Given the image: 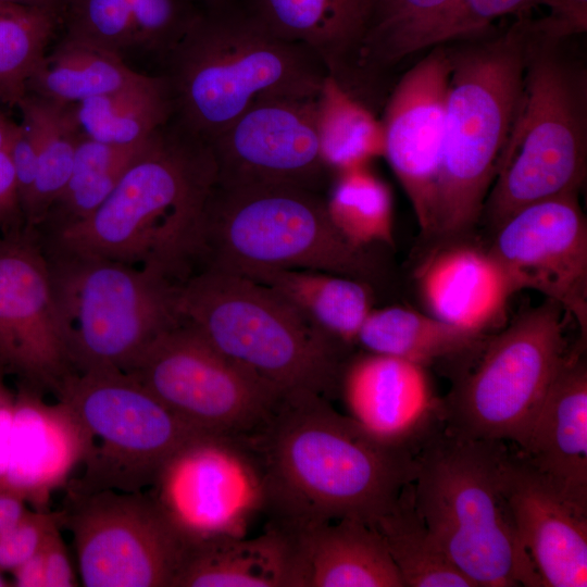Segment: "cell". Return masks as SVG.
<instances>
[{
	"instance_id": "9",
	"label": "cell",
	"mask_w": 587,
	"mask_h": 587,
	"mask_svg": "<svg viewBox=\"0 0 587 587\" xmlns=\"http://www.w3.org/2000/svg\"><path fill=\"white\" fill-rule=\"evenodd\" d=\"M41 242L75 372H127L180 320L179 283L151 268Z\"/></svg>"
},
{
	"instance_id": "3",
	"label": "cell",
	"mask_w": 587,
	"mask_h": 587,
	"mask_svg": "<svg viewBox=\"0 0 587 587\" xmlns=\"http://www.w3.org/2000/svg\"><path fill=\"white\" fill-rule=\"evenodd\" d=\"M533 18L444 43L451 72L446 98L435 235L459 238L483 214L522 93Z\"/></svg>"
},
{
	"instance_id": "34",
	"label": "cell",
	"mask_w": 587,
	"mask_h": 587,
	"mask_svg": "<svg viewBox=\"0 0 587 587\" xmlns=\"http://www.w3.org/2000/svg\"><path fill=\"white\" fill-rule=\"evenodd\" d=\"M148 140L134 146H113L84 136L76 148L64 189L35 229L49 236L90 216L110 196Z\"/></svg>"
},
{
	"instance_id": "2",
	"label": "cell",
	"mask_w": 587,
	"mask_h": 587,
	"mask_svg": "<svg viewBox=\"0 0 587 587\" xmlns=\"http://www.w3.org/2000/svg\"><path fill=\"white\" fill-rule=\"evenodd\" d=\"M216 180L210 143L168 122L90 216L39 235L57 247L151 268L182 284L198 267Z\"/></svg>"
},
{
	"instance_id": "50",
	"label": "cell",
	"mask_w": 587,
	"mask_h": 587,
	"mask_svg": "<svg viewBox=\"0 0 587 587\" xmlns=\"http://www.w3.org/2000/svg\"><path fill=\"white\" fill-rule=\"evenodd\" d=\"M1 371H5V369H4L3 364H2L1 361H0V372H1Z\"/></svg>"
},
{
	"instance_id": "6",
	"label": "cell",
	"mask_w": 587,
	"mask_h": 587,
	"mask_svg": "<svg viewBox=\"0 0 587 587\" xmlns=\"http://www.w3.org/2000/svg\"><path fill=\"white\" fill-rule=\"evenodd\" d=\"M571 38L546 36L533 18L522 93L482 214L494 230L532 203L579 192L586 179L587 67Z\"/></svg>"
},
{
	"instance_id": "45",
	"label": "cell",
	"mask_w": 587,
	"mask_h": 587,
	"mask_svg": "<svg viewBox=\"0 0 587 587\" xmlns=\"http://www.w3.org/2000/svg\"><path fill=\"white\" fill-rule=\"evenodd\" d=\"M27 503L17 495L0 488V536L27 511Z\"/></svg>"
},
{
	"instance_id": "38",
	"label": "cell",
	"mask_w": 587,
	"mask_h": 587,
	"mask_svg": "<svg viewBox=\"0 0 587 587\" xmlns=\"http://www.w3.org/2000/svg\"><path fill=\"white\" fill-rule=\"evenodd\" d=\"M452 0H379L364 41L361 71L380 70L402 60L407 42Z\"/></svg>"
},
{
	"instance_id": "21",
	"label": "cell",
	"mask_w": 587,
	"mask_h": 587,
	"mask_svg": "<svg viewBox=\"0 0 587 587\" xmlns=\"http://www.w3.org/2000/svg\"><path fill=\"white\" fill-rule=\"evenodd\" d=\"M90 436L65 402L49 403L43 394L18 384L8 466L0 488L32 509H48L52 494L67 486L85 462Z\"/></svg>"
},
{
	"instance_id": "26",
	"label": "cell",
	"mask_w": 587,
	"mask_h": 587,
	"mask_svg": "<svg viewBox=\"0 0 587 587\" xmlns=\"http://www.w3.org/2000/svg\"><path fill=\"white\" fill-rule=\"evenodd\" d=\"M202 8L196 0H60L66 37L128 57L165 60Z\"/></svg>"
},
{
	"instance_id": "22",
	"label": "cell",
	"mask_w": 587,
	"mask_h": 587,
	"mask_svg": "<svg viewBox=\"0 0 587 587\" xmlns=\"http://www.w3.org/2000/svg\"><path fill=\"white\" fill-rule=\"evenodd\" d=\"M304 532L268 523L253 538L190 541L173 587H310Z\"/></svg>"
},
{
	"instance_id": "15",
	"label": "cell",
	"mask_w": 587,
	"mask_h": 587,
	"mask_svg": "<svg viewBox=\"0 0 587 587\" xmlns=\"http://www.w3.org/2000/svg\"><path fill=\"white\" fill-rule=\"evenodd\" d=\"M569 192L532 203L507 218L488 250L515 291L532 289L558 302L587 333V222Z\"/></svg>"
},
{
	"instance_id": "43",
	"label": "cell",
	"mask_w": 587,
	"mask_h": 587,
	"mask_svg": "<svg viewBox=\"0 0 587 587\" xmlns=\"http://www.w3.org/2000/svg\"><path fill=\"white\" fill-rule=\"evenodd\" d=\"M5 374L0 372V480L9 462L15 410V392L8 387Z\"/></svg>"
},
{
	"instance_id": "40",
	"label": "cell",
	"mask_w": 587,
	"mask_h": 587,
	"mask_svg": "<svg viewBox=\"0 0 587 587\" xmlns=\"http://www.w3.org/2000/svg\"><path fill=\"white\" fill-rule=\"evenodd\" d=\"M63 523V512L48 509L27 511L0 536V572H12L37 552L47 535Z\"/></svg>"
},
{
	"instance_id": "41",
	"label": "cell",
	"mask_w": 587,
	"mask_h": 587,
	"mask_svg": "<svg viewBox=\"0 0 587 587\" xmlns=\"http://www.w3.org/2000/svg\"><path fill=\"white\" fill-rule=\"evenodd\" d=\"M61 525L47 535L42 544L45 587L77 586L70 552L61 535Z\"/></svg>"
},
{
	"instance_id": "17",
	"label": "cell",
	"mask_w": 587,
	"mask_h": 587,
	"mask_svg": "<svg viewBox=\"0 0 587 587\" xmlns=\"http://www.w3.org/2000/svg\"><path fill=\"white\" fill-rule=\"evenodd\" d=\"M315 98L264 100L235 120L210 142L216 185L320 192L329 171L320 150Z\"/></svg>"
},
{
	"instance_id": "35",
	"label": "cell",
	"mask_w": 587,
	"mask_h": 587,
	"mask_svg": "<svg viewBox=\"0 0 587 587\" xmlns=\"http://www.w3.org/2000/svg\"><path fill=\"white\" fill-rule=\"evenodd\" d=\"M34 116L39 133V159L24 224L36 228L61 195L70 177L76 148L84 137L75 104L43 99L30 93L18 102Z\"/></svg>"
},
{
	"instance_id": "33",
	"label": "cell",
	"mask_w": 587,
	"mask_h": 587,
	"mask_svg": "<svg viewBox=\"0 0 587 587\" xmlns=\"http://www.w3.org/2000/svg\"><path fill=\"white\" fill-rule=\"evenodd\" d=\"M373 527L383 538L404 587H475L428 530L415 507L411 482Z\"/></svg>"
},
{
	"instance_id": "24",
	"label": "cell",
	"mask_w": 587,
	"mask_h": 587,
	"mask_svg": "<svg viewBox=\"0 0 587 587\" xmlns=\"http://www.w3.org/2000/svg\"><path fill=\"white\" fill-rule=\"evenodd\" d=\"M416 278L430 315L482 335L505 319L508 301L516 292L488 249L466 243L434 251Z\"/></svg>"
},
{
	"instance_id": "48",
	"label": "cell",
	"mask_w": 587,
	"mask_h": 587,
	"mask_svg": "<svg viewBox=\"0 0 587 587\" xmlns=\"http://www.w3.org/2000/svg\"><path fill=\"white\" fill-rule=\"evenodd\" d=\"M198 3L199 2H204L205 4L208 3L210 5H215V4H220L222 0H196Z\"/></svg>"
},
{
	"instance_id": "32",
	"label": "cell",
	"mask_w": 587,
	"mask_h": 587,
	"mask_svg": "<svg viewBox=\"0 0 587 587\" xmlns=\"http://www.w3.org/2000/svg\"><path fill=\"white\" fill-rule=\"evenodd\" d=\"M315 127L323 162L340 173L384 157V130L365 103L326 74L315 98Z\"/></svg>"
},
{
	"instance_id": "30",
	"label": "cell",
	"mask_w": 587,
	"mask_h": 587,
	"mask_svg": "<svg viewBox=\"0 0 587 587\" xmlns=\"http://www.w3.org/2000/svg\"><path fill=\"white\" fill-rule=\"evenodd\" d=\"M484 335L462 329L430 314L403 307L372 309L357 341L367 352L423 366L466 354L483 345Z\"/></svg>"
},
{
	"instance_id": "51",
	"label": "cell",
	"mask_w": 587,
	"mask_h": 587,
	"mask_svg": "<svg viewBox=\"0 0 587 587\" xmlns=\"http://www.w3.org/2000/svg\"><path fill=\"white\" fill-rule=\"evenodd\" d=\"M579 1H584V2H587V0H579Z\"/></svg>"
},
{
	"instance_id": "13",
	"label": "cell",
	"mask_w": 587,
	"mask_h": 587,
	"mask_svg": "<svg viewBox=\"0 0 587 587\" xmlns=\"http://www.w3.org/2000/svg\"><path fill=\"white\" fill-rule=\"evenodd\" d=\"M67 496L62 526L72 533L84 586H174L191 539L150 492Z\"/></svg>"
},
{
	"instance_id": "46",
	"label": "cell",
	"mask_w": 587,
	"mask_h": 587,
	"mask_svg": "<svg viewBox=\"0 0 587 587\" xmlns=\"http://www.w3.org/2000/svg\"><path fill=\"white\" fill-rule=\"evenodd\" d=\"M18 123L12 121L2 111H0V152L10 149L16 133Z\"/></svg>"
},
{
	"instance_id": "10",
	"label": "cell",
	"mask_w": 587,
	"mask_h": 587,
	"mask_svg": "<svg viewBox=\"0 0 587 587\" xmlns=\"http://www.w3.org/2000/svg\"><path fill=\"white\" fill-rule=\"evenodd\" d=\"M567 320L558 302L546 299L488 340L477 364L442 400L444 427L463 438L520 448L570 354Z\"/></svg>"
},
{
	"instance_id": "36",
	"label": "cell",
	"mask_w": 587,
	"mask_h": 587,
	"mask_svg": "<svg viewBox=\"0 0 587 587\" xmlns=\"http://www.w3.org/2000/svg\"><path fill=\"white\" fill-rule=\"evenodd\" d=\"M325 199L329 217L354 247L394 245L392 196L389 187L369 165L336 174Z\"/></svg>"
},
{
	"instance_id": "23",
	"label": "cell",
	"mask_w": 587,
	"mask_h": 587,
	"mask_svg": "<svg viewBox=\"0 0 587 587\" xmlns=\"http://www.w3.org/2000/svg\"><path fill=\"white\" fill-rule=\"evenodd\" d=\"M378 2L251 0L248 11L275 36L308 49L326 74L354 95L364 41Z\"/></svg>"
},
{
	"instance_id": "18",
	"label": "cell",
	"mask_w": 587,
	"mask_h": 587,
	"mask_svg": "<svg viewBox=\"0 0 587 587\" xmlns=\"http://www.w3.org/2000/svg\"><path fill=\"white\" fill-rule=\"evenodd\" d=\"M451 63L435 46L392 89L382 121L384 157L411 202L419 227L435 235L446 98Z\"/></svg>"
},
{
	"instance_id": "29",
	"label": "cell",
	"mask_w": 587,
	"mask_h": 587,
	"mask_svg": "<svg viewBox=\"0 0 587 587\" xmlns=\"http://www.w3.org/2000/svg\"><path fill=\"white\" fill-rule=\"evenodd\" d=\"M149 75L130 68L116 54L90 42L64 37L30 75L27 93L55 102L84 100L138 85Z\"/></svg>"
},
{
	"instance_id": "14",
	"label": "cell",
	"mask_w": 587,
	"mask_h": 587,
	"mask_svg": "<svg viewBox=\"0 0 587 587\" xmlns=\"http://www.w3.org/2000/svg\"><path fill=\"white\" fill-rule=\"evenodd\" d=\"M0 361L41 394L55 395L75 372L42 242L27 226L0 237Z\"/></svg>"
},
{
	"instance_id": "47",
	"label": "cell",
	"mask_w": 587,
	"mask_h": 587,
	"mask_svg": "<svg viewBox=\"0 0 587 587\" xmlns=\"http://www.w3.org/2000/svg\"><path fill=\"white\" fill-rule=\"evenodd\" d=\"M1 3L30 7L46 10L59 16L60 0H0Z\"/></svg>"
},
{
	"instance_id": "37",
	"label": "cell",
	"mask_w": 587,
	"mask_h": 587,
	"mask_svg": "<svg viewBox=\"0 0 587 587\" xmlns=\"http://www.w3.org/2000/svg\"><path fill=\"white\" fill-rule=\"evenodd\" d=\"M57 20L42 9L0 2V102L17 105L26 96Z\"/></svg>"
},
{
	"instance_id": "27",
	"label": "cell",
	"mask_w": 587,
	"mask_h": 587,
	"mask_svg": "<svg viewBox=\"0 0 587 587\" xmlns=\"http://www.w3.org/2000/svg\"><path fill=\"white\" fill-rule=\"evenodd\" d=\"M234 273L275 290L316 328L342 346L357 341L358 333L373 309L371 284L353 277L315 270L265 266L245 267Z\"/></svg>"
},
{
	"instance_id": "39",
	"label": "cell",
	"mask_w": 587,
	"mask_h": 587,
	"mask_svg": "<svg viewBox=\"0 0 587 587\" xmlns=\"http://www.w3.org/2000/svg\"><path fill=\"white\" fill-rule=\"evenodd\" d=\"M538 4L540 0H452L407 42L401 58L480 33L498 17L527 13Z\"/></svg>"
},
{
	"instance_id": "42",
	"label": "cell",
	"mask_w": 587,
	"mask_h": 587,
	"mask_svg": "<svg viewBox=\"0 0 587 587\" xmlns=\"http://www.w3.org/2000/svg\"><path fill=\"white\" fill-rule=\"evenodd\" d=\"M25 226L17 183L9 150L0 152V230L4 233Z\"/></svg>"
},
{
	"instance_id": "1",
	"label": "cell",
	"mask_w": 587,
	"mask_h": 587,
	"mask_svg": "<svg viewBox=\"0 0 587 587\" xmlns=\"http://www.w3.org/2000/svg\"><path fill=\"white\" fill-rule=\"evenodd\" d=\"M268 522L304 532L355 520L373 526L413 477L414 451L375 437L328 399L287 391L249 442Z\"/></svg>"
},
{
	"instance_id": "31",
	"label": "cell",
	"mask_w": 587,
	"mask_h": 587,
	"mask_svg": "<svg viewBox=\"0 0 587 587\" xmlns=\"http://www.w3.org/2000/svg\"><path fill=\"white\" fill-rule=\"evenodd\" d=\"M83 135L113 145L146 142L170 122L173 102L165 76H148L142 83L75 104Z\"/></svg>"
},
{
	"instance_id": "49",
	"label": "cell",
	"mask_w": 587,
	"mask_h": 587,
	"mask_svg": "<svg viewBox=\"0 0 587 587\" xmlns=\"http://www.w3.org/2000/svg\"><path fill=\"white\" fill-rule=\"evenodd\" d=\"M7 586H10V584H9L8 580L3 577L2 572H0V587H7Z\"/></svg>"
},
{
	"instance_id": "7",
	"label": "cell",
	"mask_w": 587,
	"mask_h": 587,
	"mask_svg": "<svg viewBox=\"0 0 587 587\" xmlns=\"http://www.w3.org/2000/svg\"><path fill=\"white\" fill-rule=\"evenodd\" d=\"M177 311L218 351L280 390L326 399L338 392L345 346L270 287L200 267L180 284Z\"/></svg>"
},
{
	"instance_id": "16",
	"label": "cell",
	"mask_w": 587,
	"mask_h": 587,
	"mask_svg": "<svg viewBox=\"0 0 587 587\" xmlns=\"http://www.w3.org/2000/svg\"><path fill=\"white\" fill-rule=\"evenodd\" d=\"M149 492L191 540L239 535L246 517L262 507L260 473L248 445L212 436L179 449Z\"/></svg>"
},
{
	"instance_id": "5",
	"label": "cell",
	"mask_w": 587,
	"mask_h": 587,
	"mask_svg": "<svg viewBox=\"0 0 587 587\" xmlns=\"http://www.w3.org/2000/svg\"><path fill=\"white\" fill-rule=\"evenodd\" d=\"M502 441L444 427L414 452L415 507L455 567L475 587H542L502 487Z\"/></svg>"
},
{
	"instance_id": "11",
	"label": "cell",
	"mask_w": 587,
	"mask_h": 587,
	"mask_svg": "<svg viewBox=\"0 0 587 587\" xmlns=\"http://www.w3.org/2000/svg\"><path fill=\"white\" fill-rule=\"evenodd\" d=\"M55 397L72 408L91 439L82 476L67 484L70 496L145 491L179 449L205 436L124 371L73 372Z\"/></svg>"
},
{
	"instance_id": "20",
	"label": "cell",
	"mask_w": 587,
	"mask_h": 587,
	"mask_svg": "<svg viewBox=\"0 0 587 587\" xmlns=\"http://www.w3.org/2000/svg\"><path fill=\"white\" fill-rule=\"evenodd\" d=\"M337 394L366 430L414 452L442 425V400L426 367L408 360L366 351L346 361Z\"/></svg>"
},
{
	"instance_id": "19",
	"label": "cell",
	"mask_w": 587,
	"mask_h": 587,
	"mask_svg": "<svg viewBox=\"0 0 587 587\" xmlns=\"http://www.w3.org/2000/svg\"><path fill=\"white\" fill-rule=\"evenodd\" d=\"M502 487L519 536L545 587L587 586V505L563 494L507 447Z\"/></svg>"
},
{
	"instance_id": "12",
	"label": "cell",
	"mask_w": 587,
	"mask_h": 587,
	"mask_svg": "<svg viewBox=\"0 0 587 587\" xmlns=\"http://www.w3.org/2000/svg\"><path fill=\"white\" fill-rule=\"evenodd\" d=\"M126 373L197 432L238 442L260 434L285 394L218 351L182 317Z\"/></svg>"
},
{
	"instance_id": "44",
	"label": "cell",
	"mask_w": 587,
	"mask_h": 587,
	"mask_svg": "<svg viewBox=\"0 0 587 587\" xmlns=\"http://www.w3.org/2000/svg\"><path fill=\"white\" fill-rule=\"evenodd\" d=\"M13 585L17 587H45L42 546L12 572Z\"/></svg>"
},
{
	"instance_id": "25",
	"label": "cell",
	"mask_w": 587,
	"mask_h": 587,
	"mask_svg": "<svg viewBox=\"0 0 587 587\" xmlns=\"http://www.w3.org/2000/svg\"><path fill=\"white\" fill-rule=\"evenodd\" d=\"M515 450L563 494L587 505V366L582 355L569 354Z\"/></svg>"
},
{
	"instance_id": "28",
	"label": "cell",
	"mask_w": 587,
	"mask_h": 587,
	"mask_svg": "<svg viewBox=\"0 0 587 587\" xmlns=\"http://www.w3.org/2000/svg\"><path fill=\"white\" fill-rule=\"evenodd\" d=\"M310 587H404L388 549L371 525L337 520L304 530Z\"/></svg>"
},
{
	"instance_id": "4",
	"label": "cell",
	"mask_w": 587,
	"mask_h": 587,
	"mask_svg": "<svg viewBox=\"0 0 587 587\" xmlns=\"http://www.w3.org/2000/svg\"><path fill=\"white\" fill-rule=\"evenodd\" d=\"M166 61L177 122L209 143L261 101L315 98L326 76L308 49L222 4L202 9Z\"/></svg>"
},
{
	"instance_id": "8",
	"label": "cell",
	"mask_w": 587,
	"mask_h": 587,
	"mask_svg": "<svg viewBox=\"0 0 587 587\" xmlns=\"http://www.w3.org/2000/svg\"><path fill=\"white\" fill-rule=\"evenodd\" d=\"M251 266L335 273L371 283L375 259L335 227L320 192L289 186H215L198 268Z\"/></svg>"
}]
</instances>
